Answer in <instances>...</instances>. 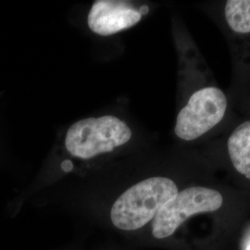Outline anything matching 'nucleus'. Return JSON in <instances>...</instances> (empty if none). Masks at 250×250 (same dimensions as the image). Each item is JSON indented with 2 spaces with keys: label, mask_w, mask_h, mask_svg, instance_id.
Masks as SVG:
<instances>
[{
  "label": "nucleus",
  "mask_w": 250,
  "mask_h": 250,
  "mask_svg": "<svg viewBox=\"0 0 250 250\" xmlns=\"http://www.w3.org/2000/svg\"><path fill=\"white\" fill-rule=\"evenodd\" d=\"M176 184L166 177H150L127 189L111 208L110 219L120 230L134 231L155 218L178 193Z\"/></svg>",
  "instance_id": "1"
},
{
  "label": "nucleus",
  "mask_w": 250,
  "mask_h": 250,
  "mask_svg": "<svg viewBox=\"0 0 250 250\" xmlns=\"http://www.w3.org/2000/svg\"><path fill=\"white\" fill-rule=\"evenodd\" d=\"M132 131L124 121L111 115L87 118L76 122L67 132L65 146L68 152L83 160L112 151L127 143Z\"/></svg>",
  "instance_id": "2"
},
{
  "label": "nucleus",
  "mask_w": 250,
  "mask_h": 250,
  "mask_svg": "<svg viewBox=\"0 0 250 250\" xmlns=\"http://www.w3.org/2000/svg\"><path fill=\"white\" fill-rule=\"evenodd\" d=\"M224 203L222 194L211 188L193 187L178 192L163 206L152 223V234L157 239L169 237L189 217L213 212Z\"/></svg>",
  "instance_id": "3"
},
{
  "label": "nucleus",
  "mask_w": 250,
  "mask_h": 250,
  "mask_svg": "<svg viewBox=\"0 0 250 250\" xmlns=\"http://www.w3.org/2000/svg\"><path fill=\"white\" fill-rule=\"evenodd\" d=\"M228 100L218 87L208 86L196 91L176 119L175 134L185 141H193L209 132L224 119Z\"/></svg>",
  "instance_id": "4"
},
{
  "label": "nucleus",
  "mask_w": 250,
  "mask_h": 250,
  "mask_svg": "<svg viewBox=\"0 0 250 250\" xmlns=\"http://www.w3.org/2000/svg\"><path fill=\"white\" fill-rule=\"evenodd\" d=\"M142 18L139 10L119 1H96L88 14V26L100 36H110L134 26Z\"/></svg>",
  "instance_id": "5"
},
{
  "label": "nucleus",
  "mask_w": 250,
  "mask_h": 250,
  "mask_svg": "<svg viewBox=\"0 0 250 250\" xmlns=\"http://www.w3.org/2000/svg\"><path fill=\"white\" fill-rule=\"evenodd\" d=\"M227 149L234 169L250 180V121L242 123L232 131Z\"/></svg>",
  "instance_id": "6"
},
{
  "label": "nucleus",
  "mask_w": 250,
  "mask_h": 250,
  "mask_svg": "<svg viewBox=\"0 0 250 250\" xmlns=\"http://www.w3.org/2000/svg\"><path fill=\"white\" fill-rule=\"evenodd\" d=\"M224 16L232 32L250 34V0H229L225 4Z\"/></svg>",
  "instance_id": "7"
},
{
  "label": "nucleus",
  "mask_w": 250,
  "mask_h": 250,
  "mask_svg": "<svg viewBox=\"0 0 250 250\" xmlns=\"http://www.w3.org/2000/svg\"><path fill=\"white\" fill-rule=\"evenodd\" d=\"M250 250V245L249 246V248H248V250Z\"/></svg>",
  "instance_id": "8"
}]
</instances>
